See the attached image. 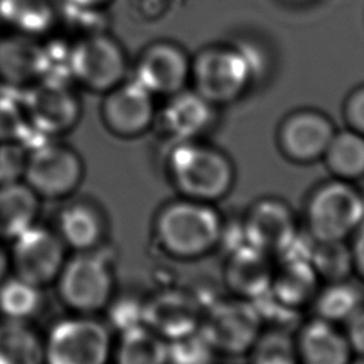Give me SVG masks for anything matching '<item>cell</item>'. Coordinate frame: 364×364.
<instances>
[{
	"label": "cell",
	"instance_id": "6da1fadb",
	"mask_svg": "<svg viewBox=\"0 0 364 364\" xmlns=\"http://www.w3.org/2000/svg\"><path fill=\"white\" fill-rule=\"evenodd\" d=\"M225 219L215 203L182 198L165 203L154 219V237L171 257L196 260L219 247Z\"/></svg>",
	"mask_w": 364,
	"mask_h": 364
},
{
	"label": "cell",
	"instance_id": "7a4b0ae2",
	"mask_svg": "<svg viewBox=\"0 0 364 364\" xmlns=\"http://www.w3.org/2000/svg\"><path fill=\"white\" fill-rule=\"evenodd\" d=\"M166 171L182 198L208 203L228 196L236 179L232 159L199 139L173 142L166 158Z\"/></svg>",
	"mask_w": 364,
	"mask_h": 364
},
{
	"label": "cell",
	"instance_id": "3957f363",
	"mask_svg": "<svg viewBox=\"0 0 364 364\" xmlns=\"http://www.w3.org/2000/svg\"><path fill=\"white\" fill-rule=\"evenodd\" d=\"M256 73L257 58L249 46H212L191 58L189 81L195 92L218 105L239 98Z\"/></svg>",
	"mask_w": 364,
	"mask_h": 364
},
{
	"label": "cell",
	"instance_id": "277c9868",
	"mask_svg": "<svg viewBox=\"0 0 364 364\" xmlns=\"http://www.w3.org/2000/svg\"><path fill=\"white\" fill-rule=\"evenodd\" d=\"M304 223L313 242L350 240L364 223L361 189L336 178L317 185L306 199Z\"/></svg>",
	"mask_w": 364,
	"mask_h": 364
},
{
	"label": "cell",
	"instance_id": "5b68a950",
	"mask_svg": "<svg viewBox=\"0 0 364 364\" xmlns=\"http://www.w3.org/2000/svg\"><path fill=\"white\" fill-rule=\"evenodd\" d=\"M61 303L77 314L92 316L111 303L115 274L109 257L97 249L77 252L67 259L57 280Z\"/></svg>",
	"mask_w": 364,
	"mask_h": 364
},
{
	"label": "cell",
	"instance_id": "8992f818",
	"mask_svg": "<svg viewBox=\"0 0 364 364\" xmlns=\"http://www.w3.org/2000/svg\"><path fill=\"white\" fill-rule=\"evenodd\" d=\"M263 330L256 304L240 297L215 300L203 310L199 333L216 354H247Z\"/></svg>",
	"mask_w": 364,
	"mask_h": 364
},
{
	"label": "cell",
	"instance_id": "52a82bcc",
	"mask_svg": "<svg viewBox=\"0 0 364 364\" xmlns=\"http://www.w3.org/2000/svg\"><path fill=\"white\" fill-rule=\"evenodd\" d=\"M111 355L109 330L92 316L63 318L44 338V364H108Z\"/></svg>",
	"mask_w": 364,
	"mask_h": 364
},
{
	"label": "cell",
	"instance_id": "ba28073f",
	"mask_svg": "<svg viewBox=\"0 0 364 364\" xmlns=\"http://www.w3.org/2000/svg\"><path fill=\"white\" fill-rule=\"evenodd\" d=\"M127 70L122 46L105 31L71 43L68 75L88 91L105 94L125 80Z\"/></svg>",
	"mask_w": 364,
	"mask_h": 364
},
{
	"label": "cell",
	"instance_id": "9c48e42d",
	"mask_svg": "<svg viewBox=\"0 0 364 364\" xmlns=\"http://www.w3.org/2000/svg\"><path fill=\"white\" fill-rule=\"evenodd\" d=\"M84 162L71 146L43 139L28 149L23 182L40 199H63L75 192L82 182Z\"/></svg>",
	"mask_w": 364,
	"mask_h": 364
},
{
	"label": "cell",
	"instance_id": "30bf717a",
	"mask_svg": "<svg viewBox=\"0 0 364 364\" xmlns=\"http://www.w3.org/2000/svg\"><path fill=\"white\" fill-rule=\"evenodd\" d=\"M33 131L51 138L70 132L81 118V102L67 78L46 77L21 92Z\"/></svg>",
	"mask_w": 364,
	"mask_h": 364
},
{
	"label": "cell",
	"instance_id": "8fae6325",
	"mask_svg": "<svg viewBox=\"0 0 364 364\" xmlns=\"http://www.w3.org/2000/svg\"><path fill=\"white\" fill-rule=\"evenodd\" d=\"M65 249L55 230L34 223L13 239L10 269L34 286H47L57 280L67 260Z\"/></svg>",
	"mask_w": 364,
	"mask_h": 364
},
{
	"label": "cell",
	"instance_id": "7c38bea8",
	"mask_svg": "<svg viewBox=\"0 0 364 364\" xmlns=\"http://www.w3.org/2000/svg\"><path fill=\"white\" fill-rule=\"evenodd\" d=\"M240 222L245 243L272 257L282 256L299 236L293 209L284 200L273 196L255 200Z\"/></svg>",
	"mask_w": 364,
	"mask_h": 364
},
{
	"label": "cell",
	"instance_id": "4fadbf2b",
	"mask_svg": "<svg viewBox=\"0 0 364 364\" xmlns=\"http://www.w3.org/2000/svg\"><path fill=\"white\" fill-rule=\"evenodd\" d=\"M191 78V57L176 43L156 40L148 44L134 65V80L154 97H169L185 90Z\"/></svg>",
	"mask_w": 364,
	"mask_h": 364
},
{
	"label": "cell",
	"instance_id": "5bb4252c",
	"mask_svg": "<svg viewBox=\"0 0 364 364\" xmlns=\"http://www.w3.org/2000/svg\"><path fill=\"white\" fill-rule=\"evenodd\" d=\"M100 115L104 127L115 136L135 138L156 121L154 95L134 78L122 81L104 94Z\"/></svg>",
	"mask_w": 364,
	"mask_h": 364
},
{
	"label": "cell",
	"instance_id": "9a60e30c",
	"mask_svg": "<svg viewBox=\"0 0 364 364\" xmlns=\"http://www.w3.org/2000/svg\"><path fill=\"white\" fill-rule=\"evenodd\" d=\"M205 307L199 299L188 290L165 287L142 303V323L172 341L199 330Z\"/></svg>",
	"mask_w": 364,
	"mask_h": 364
},
{
	"label": "cell",
	"instance_id": "2e32d148",
	"mask_svg": "<svg viewBox=\"0 0 364 364\" xmlns=\"http://www.w3.org/2000/svg\"><path fill=\"white\" fill-rule=\"evenodd\" d=\"M334 134L336 128L327 115L316 109H299L280 122L276 139L287 161L309 165L323 158Z\"/></svg>",
	"mask_w": 364,
	"mask_h": 364
},
{
	"label": "cell",
	"instance_id": "e0dca14e",
	"mask_svg": "<svg viewBox=\"0 0 364 364\" xmlns=\"http://www.w3.org/2000/svg\"><path fill=\"white\" fill-rule=\"evenodd\" d=\"M48 77V55L40 37L17 31L0 34V82L23 92Z\"/></svg>",
	"mask_w": 364,
	"mask_h": 364
},
{
	"label": "cell",
	"instance_id": "ac0fdd59",
	"mask_svg": "<svg viewBox=\"0 0 364 364\" xmlns=\"http://www.w3.org/2000/svg\"><path fill=\"white\" fill-rule=\"evenodd\" d=\"M273 270L272 256L243 243L226 252L223 282L232 296L255 301L269 293Z\"/></svg>",
	"mask_w": 364,
	"mask_h": 364
},
{
	"label": "cell",
	"instance_id": "d6986e66",
	"mask_svg": "<svg viewBox=\"0 0 364 364\" xmlns=\"http://www.w3.org/2000/svg\"><path fill=\"white\" fill-rule=\"evenodd\" d=\"M320 283L309 256H282L274 266L269 294L283 307L299 313L313 304Z\"/></svg>",
	"mask_w": 364,
	"mask_h": 364
},
{
	"label": "cell",
	"instance_id": "ffe728a7",
	"mask_svg": "<svg viewBox=\"0 0 364 364\" xmlns=\"http://www.w3.org/2000/svg\"><path fill=\"white\" fill-rule=\"evenodd\" d=\"M212 104L198 92L182 90L169 95L156 118L164 132L173 141H193L212 125Z\"/></svg>",
	"mask_w": 364,
	"mask_h": 364
},
{
	"label": "cell",
	"instance_id": "44dd1931",
	"mask_svg": "<svg viewBox=\"0 0 364 364\" xmlns=\"http://www.w3.org/2000/svg\"><path fill=\"white\" fill-rule=\"evenodd\" d=\"M107 216L98 203L77 199L61 208L57 216V233L67 247L87 252L101 246L107 235Z\"/></svg>",
	"mask_w": 364,
	"mask_h": 364
},
{
	"label": "cell",
	"instance_id": "7402d4cb",
	"mask_svg": "<svg viewBox=\"0 0 364 364\" xmlns=\"http://www.w3.org/2000/svg\"><path fill=\"white\" fill-rule=\"evenodd\" d=\"M294 340L300 364H350L354 355L344 331L318 317L306 321Z\"/></svg>",
	"mask_w": 364,
	"mask_h": 364
},
{
	"label": "cell",
	"instance_id": "603a6c76",
	"mask_svg": "<svg viewBox=\"0 0 364 364\" xmlns=\"http://www.w3.org/2000/svg\"><path fill=\"white\" fill-rule=\"evenodd\" d=\"M40 212V196L26 183L0 185V242L13 240L33 226Z\"/></svg>",
	"mask_w": 364,
	"mask_h": 364
},
{
	"label": "cell",
	"instance_id": "cb8c5ba5",
	"mask_svg": "<svg viewBox=\"0 0 364 364\" xmlns=\"http://www.w3.org/2000/svg\"><path fill=\"white\" fill-rule=\"evenodd\" d=\"M0 20L10 31L41 37L57 26L53 0H0Z\"/></svg>",
	"mask_w": 364,
	"mask_h": 364
},
{
	"label": "cell",
	"instance_id": "d4e9b609",
	"mask_svg": "<svg viewBox=\"0 0 364 364\" xmlns=\"http://www.w3.org/2000/svg\"><path fill=\"white\" fill-rule=\"evenodd\" d=\"M0 364H44V338L28 321H0Z\"/></svg>",
	"mask_w": 364,
	"mask_h": 364
},
{
	"label": "cell",
	"instance_id": "484cf974",
	"mask_svg": "<svg viewBox=\"0 0 364 364\" xmlns=\"http://www.w3.org/2000/svg\"><path fill=\"white\" fill-rule=\"evenodd\" d=\"M323 162L336 179L357 182L364 178V135L351 129L336 131L324 155Z\"/></svg>",
	"mask_w": 364,
	"mask_h": 364
},
{
	"label": "cell",
	"instance_id": "4316f807",
	"mask_svg": "<svg viewBox=\"0 0 364 364\" xmlns=\"http://www.w3.org/2000/svg\"><path fill=\"white\" fill-rule=\"evenodd\" d=\"M168 341L144 323L125 328L114 350L115 364H166Z\"/></svg>",
	"mask_w": 364,
	"mask_h": 364
},
{
	"label": "cell",
	"instance_id": "83f0119b",
	"mask_svg": "<svg viewBox=\"0 0 364 364\" xmlns=\"http://www.w3.org/2000/svg\"><path fill=\"white\" fill-rule=\"evenodd\" d=\"M311 306L316 317L338 326L344 324L363 306V296L358 287L347 279L320 287Z\"/></svg>",
	"mask_w": 364,
	"mask_h": 364
},
{
	"label": "cell",
	"instance_id": "f1b7e54d",
	"mask_svg": "<svg viewBox=\"0 0 364 364\" xmlns=\"http://www.w3.org/2000/svg\"><path fill=\"white\" fill-rule=\"evenodd\" d=\"M41 303V287L14 274L0 282V314L4 318L28 321L38 313Z\"/></svg>",
	"mask_w": 364,
	"mask_h": 364
},
{
	"label": "cell",
	"instance_id": "f546056e",
	"mask_svg": "<svg viewBox=\"0 0 364 364\" xmlns=\"http://www.w3.org/2000/svg\"><path fill=\"white\" fill-rule=\"evenodd\" d=\"M43 139L48 138L37 135L27 119L21 92L0 91V142L16 141L30 148Z\"/></svg>",
	"mask_w": 364,
	"mask_h": 364
},
{
	"label": "cell",
	"instance_id": "4dcf8cb0",
	"mask_svg": "<svg viewBox=\"0 0 364 364\" xmlns=\"http://www.w3.org/2000/svg\"><path fill=\"white\" fill-rule=\"evenodd\" d=\"M310 262L324 283L347 280L353 274V262L348 240L314 242Z\"/></svg>",
	"mask_w": 364,
	"mask_h": 364
},
{
	"label": "cell",
	"instance_id": "1f68e13d",
	"mask_svg": "<svg viewBox=\"0 0 364 364\" xmlns=\"http://www.w3.org/2000/svg\"><path fill=\"white\" fill-rule=\"evenodd\" d=\"M247 355L249 364H300L294 336L276 327L262 330Z\"/></svg>",
	"mask_w": 364,
	"mask_h": 364
},
{
	"label": "cell",
	"instance_id": "d6a6232c",
	"mask_svg": "<svg viewBox=\"0 0 364 364\" xmlns=\"http://www.w3.org/2000/svg\"><path fill=\"white\" fill-rule=\"evenodd\" d=\"M216 353L199 331L168 341L166 364H213Z\"/></svg>",
	"mask_w": 364,
	"mask_h": 364
},
{
	"label": "cell",
	"instance_id": "836d02e7",
	"mask_svg": "<svg viewBox=\"0 0 364 364\" xmlns=\"http://www.w3.org/2000/svg\"><path fill=\"white\" fill-rule=\"evenodd\" d=\"M28 149L23 142H0V185L23 181Z\"/></svg>",
	"mask_w": 364,
	"mask_h": 364
},
{
	"label": "cell",
	"instance_id": "e575fe53",
	"mask_svg": "<svg viewBox=\"0 0 364 364\" xmlns=\"http://www.w3.org/2000/svg\"><path fill=\"white\" fill-rule=\"evenodd\" d=\"M142 301H138L135 299H118L111 300L108 310L112 323L122 331L125 328H129L132 326L142 323Z\"/></svg>",
	"mask_w": 364,
	"mask_h": 364
},
{
	"label": "cell",
	"instance_id": "d590c367",
	"mask_svg": "<svg viewBox=\"0 0 364 364\" xmlns=\"http://www.w3.org/2000/svg\"><path fill=\"white\" fill-rule=\"evenodd\" d=\"M343 117L348 129L364 135V85L348 94L344 101Z\"/></svg>",
	"mask_w": 364,
	"mask_h": 364
},
{
	"label": "cell",
	"instance_id": "8d00e7d4",
	"mask_svg": "<svg viewBox=\"0 0 364 364\" xmlns=\"http://www.w3.org/2000/svg\"><path fill=\"white\" fill-rule=\"evenodd\" d=\"M344 334L351 347L353 354L364 357V306H361L346 323Z\"/></svg>",
	"mask_w": 364,
	"mask_h": 364
},
{
	"label": "cell",
	"instance_id": "74e56055",
	"mask_svg": "<svg viewBox=\"0 0 364 364\" xmlns=\"http://www.w3.org/2000/svg\"><path fill=\"white\" fill-rule=\"evenodd\" d=\"M353 273L364 283V223L350 237Z\"/></svg>",
	"mask_w": 364,
	"mask_h": 364
},
{
	"label": "cell",
	"instance_id": "f35d334b",
	"mask_svg": "<svg viewBox=\"0 0 364 364\" xmlns=\"http://www.w3.org/2000/svg\"><path fill=\"white\" fill-rule=\"evenodd\" d=\"M111 1L112 0H65V3L68 4L84 7V9H92V10H101Z\"/></svg>",
	"mask_w": 364,
	"mask_h": 364
},
{
	"label": "cell",
	"instance_id": "ab89813d",
	"mask_svg": "<svg viewBox=\"0 0 364 364\" xmlns=\"http://www.w3.org/2000/svg\"><path fill=\"white\" fill-rule=\"evenodd\" d=\"M10 270V255L0 243V282H3L9 276Z\"/></svg>",
	"mask_w": 364,
	"mask_h": 364
},
{
	"label": "cell",
	"instance_id": "60d3db41",
	"mask_svg": "<svg viewBox=\"0 0 364 364\" xmlns=\"http://www.w3.org/2000/svg\"><path fill=\"white\" fill-rule=\"evenodd\" d=\"M350 364H364V357H357V358H353Z\"/></svg>",
	"mask_w": 364,
	"mask_h": 364
},
{
	"label": "cell",
	"instance_id": "b9f144b4",
	"mask_svg": "<svg viewBox=\"0 0 364 364\" xmlns=\"http://www.w3.org/2000/svg\"><path fill=\"white\" fill-rule=\"evenodd\" d=\"M363 192V199H364V191H361Z\"/></svg>",
	"mask_w": 364,
	"mask_h": 364
}]
</instances>
